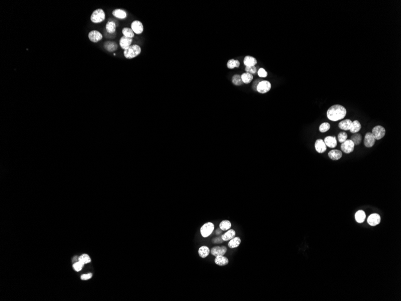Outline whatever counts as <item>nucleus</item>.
Wrapping results in <instances>:
<instances>
[{"mask_svg": "<svg viewBox=\"0 0 401 301\" xmlns=\"http://www.w3.org/2000/svg\"><path fill=\"white\" fill-rule=\"evenodd\" d=\"M346 110L341 105H334L330 107L327 112V116L329 120L336 122L343 119L346 116Z\"/></svg>", "mask_w": 401, "mask_h": 301, "instance_id": "1", "label": "nucleus"}, {"mask_svg": "<svg viewBox=\"0 0 401 301\" xmlns=\"http://www.w3.org/2000/svg\"><path fill=\"white\" fill-rule=\"evenodd\" d=\"M141 53V48L138 45H132L124 51V55L127 59H132L138 56Z\"/></svg>", "mask_w": 401, "mask_h": 301, "instance_id": "2", "label": "nucleus"}, {"mask_svg": "<svg viewBox=\"0 0 401 301\" xmlns=\"http://www.w3.org/2000/svg\"><path fill=\"white\" fill-rule=\"evenodd\" d=\"M105 18L106 15L104 10L102 9H98L95 10L91 14L90 19L92 22L98 24L102 22L105 19Z\"/></svg>", "mask_w": 401, "mask_h": 301, "instance_id": "3", "label": "nucleus"}, {"mask_svg": "<svg viewBox=\"0 0 401 301\" xmlns=\"http://www.w3.org/2000/svg\"><path fill=\"white\" fill-rule=\"evenodd\" d=\"M214 230V225L213 223L209 222L205 223L200 229V232L201 236L207 238L208 236H210L212 233L213 232Z\"/></svg>", "mask_w": 401, "mask_h": 301, "instance_id": "4", "label": "nucleus"}, {"mask_svg": "<svg viewBox=\"0 0 401 301\" xmlns=\"http://www.w3.org/2000/svg\"><path fill=\"white\" fill-rule=\"evenodd\" d=\"M372 134L375 139L379 140L382 139L386 135V129L385 128L380 125L376 126L372 129Z\"/></svg>", "mask_w": 401, "mask_h": 301, "instance_id": "5", "label": "nucleus"}, {"mask_svg": "<svg viewBox=\"0 0 401 301\" xmlns=\"http://www.w3.org/2000/svg\"><path fill=\"white\" fill-rule=\"evenodd\" d=\"M272 85L271 83L268 81H262L259 82L256 87V90L258 92L261 94H264L269 92L271 89Z\"/></svg>", "mask_w": 401, "mask_h": 301, "instance_id": "6", "label": "nucleus"}, {"mask_svg": "<svg viewBox=\"0 0 401 301\" xmlns=\"http://www.w3.org/2000/svg\"><path fill=\"white\" fill-rule=\"evenodd\" d=\"M354 144L351 139H346L345 141L342 143L341 148L342 151L346 154L353 152L354 150Z\"/></svg>", "mask_w": 401, "mask_h": 301, "instance_id": "7", "label": "nucleus"}, {"mask_svg": "<svg viewBox=\"0 0 401 301\" xmlns=\"http://www.w3.org/2000/svg\"><path fill=\"white\" fill-rule=\"evenodd\" d=\"M226 251L227 248L225 246H214L210 250L211 254L215 257L219 256H225V254L226 253Z\"/></svg>", "mask_w": 401, "mask_h": 301, "instance_id": "8", "label": "nucleus"}, {"mask_svg": "<svg viewBox=\"0 0 401 301\" xmlns=\"http://www.w3.org/2000/svg\"><path fill=\"white\" fill-rule=\"evenodd\" d=\"M103 38L101 33L97 30H92L88 33V39L93 43H97L100 41Z\"/></svg>", "mask_w": 401, "mask_h": 301, "instance_id": "9", "label": "nucleus"}, {"mask_svg": "<svg viewBox=\"0 0 401 301\" xmlns=\"http://www.w3.org/2000/svg\"><path fill=\"white\" fill-rule=\"evenodd\" d=\"M131 29L133 30L134 33L141 34L144 31V25L141 21L136 20L133 21L131 24Z\"/></svg>", "mask_w": 401, "mask_h": 301, "instance_id": "10", "label": "nucleus"}, {"mask_svg": "<svg viewBox=\"0 0 401 301\" xmlns=\"http://www.w3.org/2000/svg\"><path fill=\"white\" fill-rule=\"evenodd\" d=\"M375 141L376 139L375 137H373L372 132H368L366 134L364 139V144L366 147L370 148L373 147V145L375 143Z\"/></svg>", "mask_w": 401, "mask_h": 301, "instance_id": "11", "label": "nucleus"}, {"mask_svg": "<svg viewBox=\"0 0 401 301\" xmlns=\"http://www.w3.org/2000/svg\"><path fill=\"white\" fill-rule=\"evenodd\" d=\"M315 149L319 153H322L327 150V146L322 139H318L315 143Z\"/></svg>", "mask_w": 401, "mask_h": 301, "instance_id": "12", "label": "nucleus"}, {"mask_svg": "<svg viewBox=\"0 0 401 301\" xmlns=\"http://www.w3.org/2000/svg\"><path fill=\"white\" fill-rule=\"evenodd\" d=\"M381 221L380 216L377 213H373L368 218V222L371 226H375L380 224Z\"/></svg>", "mask_w": 401, "mask_h": 301, "instance_id": "13", "label": "nucleus"}, {"mask_svg": "<svg viewBox=\"0 0 401 301\" xmlns=\"http://www.w3.org/2000/svg\"><path fill=\"white\" fill-rule=\"evenodd\" d=\"M132 41H133L132 39L125 37L123 36V37H121L120 40V47L123 49H124V51H125V49H127L129 47H130L131 46V44L132 43Z\"/></svg>", "mask_w": 401, "mask_h": 301, "instance_id": "14", "label": "nucleus"}, {"mask_svg": "<svg viewBox=\"0 0 401 301\" xmlns=\"http://www.w3.org/2000/svg\"><path fill=\"white\" fill-rule=\"evenodd\" d=\"M324 141L326 146L330 148H334L337 146L336 138L334 136H328L326 137Z\"/></svg>", "mask_w": 401, "mask_h": 301, "instance_id": "15", "label": "nucleus"}, {"mask_svg": "<svg viewBox=\"0 0 401 301\" xmlns=\"http://www.w3.org/2000/svg\"><path fill=\"white\" fill-rule=\"evenodd\" d=\"M243 63L246 66V67L254 66L257 64V60L255 58L252 56L247 55L245 57L243 60Z\"/></svg>", "mask_w": 401, "mask_h": 301, "instance_id": "16", "label": "nucleus"}, {"mask_svg": "<svg viewBox=\"0 0 401 301\" xmlns=\"http://www.w3.org/2000/svg\"><path fill=\"white\" fill-rule=\"evenodd\" d=\"M214 263L220 266H224L229 263V260L224 256H219L216 257L214 259Z\"/></svg>", "mask_w": 401, "mask_h": 301, "instance_id": "17", "label": "nucleus"}, {"mask_svg": "<svg viewBox=\"0 0 401 301\" xmlns=\"http://www.w3.org/2000/svg\"><path fill=\"white\" fill-rule=\"evenodd\" d=\"M342 156V153L339 150H332L329 153V157L333 161L340 159Z\"/></svg>", "mask_w": 401, "mask_h": 301, "instance_id": "18", "label": "nucleus"}, {"mask_svg": "<svg viewBox=\"0 0 401 301\" xmlns=\"http://www.w3.org/2000/svg\"><path fill=\"white\" fill-rule=\"evenodd\" d=\"M235 234H236V233H235V231L234 230L229 229V230H227V232L226 233H225L222 235V239L225 242V241H228V240L232 239L233 238H234V237H235Z\"/></svg>", "mask_w": 401, "mask_h": 301, "instance_id": "19", "label": "nucleus"}, {"mask_svg": "<svg viewBox=\"0 0 401 301\" xmlns=\"http://www.w3.org/2000/svg\"><path fill=\"white\" fill-rule=\"evenodd\" d=\"M104 47L109 52H114L118 48V45L114 41H107L104 44Z\"/></svg>", "mask_w": 401, "mask_h": 301, "instance_id": "20", "label": "nucleus"}, {"mask_svg": "<svg viewBox=\"0 0 401 301\" xmlns=\"http://www.w3.org/2000/svg\"><path fill=\"white\" fill-rule=\"evenodd\" d=\"M352 124V121L349 119H345L344 120L339 122L338 126L339 127L344 131H349L350 129L351 126Z\"/></svg>", "mask_w": 401, "mask_h": 301, "instance_id": "21", "label": "nucleus"}, {"mask_svg": "<svg viewBox=\"0 0 401 301\" xmlns=\"http://www.w3.org/2000/svg\"><path fill=\"white\" fill-rule=\"evenodd\" d=\"M210 249L207 246H202L199 248L198 250L199 256L202 259L206 258L210 254Z\"/></svg>", "mask_w": 401, "mask_h": 301, "instance_id": "22", "label": "nucleus"}, {"mask_svg": "<svg viewBox=\"0 0 401 301\" xmlns=\"http://www.w3.org/2000/svg\"><path fill=\"white\" fill-rule=\"evenodd\" d=\"M112 14L115 18L120 19H125L127 18V13L122 9H115L112 12Z\"/></svg>", "mask_w": 401, "mask_h": 301, "instance_id": "23", "label": "nucleus"}, {"mask_svg": "<svg viewBox=\"0 0 401 301\" xmlns=\"http://www.w3.org/2000/svg\"><path fill=\"white\" fill-rule=\"evenodd\" d=\"M361 128V125L358 120H354L352 122V124L350 127V129L349 130L351 133L353 134H356L359 132Z\"/></svg>", "mask_w": 401, "mask_h": 301, "instance_id": "24", "label": "nucleus"}, {"mask_svg": "<svg viewBox=\"0 0 401 301\" xmlns=\"http://www.w3.org/2000/svg\"><path fill=\"white\" fill-rule=\"evenodd\" d=\"M241 244V239L239 237H234L232 239L229 240V242L228 243V246L233 249V248H237L238 246L240 245Z\"/></svg>", "mask_w": 401, "mask_h": 301, "instance_id": "25", "label": "nucleus"}, {"mask_svg": "<svg viewBox=\"0 0 401 301\" xmlns=\"http://www.w3.org/2000/svg\"><path fill=\"white\" fill-rule=\"evenodd\" d=\"M117 25L114 21H108L106 25V29L109 34H114L115 33Z\"/></svg>", "mask_w": 401, "mask_h": 301, "instance_id": "26", "label": "nucleus"}, {"mask_svg": "<svg viewBox=\"0 0 401 301\" xmlns=\"http://www.w3.org/2000/svg\"><path fill=\"white\" fill-rule=\"evenodd\" d=\"M355 218L356 221L359 223L363 222L366 218V214L364 212L363 210L357 211L355 215Z\"/></svg>", "mask_w": 401, "mask_h": 301, "instance_id": "27", "label": "nucleus"}, {"mask_svg": "<svg viewBox=\"0 0 401 301\" xmlns=\"http://www.w3.org/2000/svg\"><path fill=\"white\" fill-rule=\"evenodd\" d=\"M231 227V223L228 220H223L219 224V228L222 231H227Z\"/></svg>", "mask_w": 401, "mask_h": 301, "instance_id": "28", "label": "nucleus"}, {"mask_svg": "<svg viewBox=\"0 0 401 301\" xmlns=\"http://www.w3.org/2000/svg\"><path fill=\"white\" fill-rule=\"evenodd\" d=\"M241 80L243 81V84H248L253 80V75L249 73H247V72L243 73L241 75Z\"/></svg>", "mask_w": 401, "mask_h": 301, "instance_id": "29", "label": "nucleus"}, {"mask_svg": "<svg viewBox=\"0 0 401 301\" xmlns=\"http://www.w3.org/2000/svg\"><path fill=\"white\" fill-rule=\"evenodd\" d=\"M240 65V61L238 60H234V59H231L228 60L227 63V67L229 69H233L235 68H239Z\"/></svg>", "mask_w": 401, "mask_h": 301, "instance_id": "30", "label": "nucleus"}, {"mask_svg": "<svg viewBox=\"0 0 401 301\" xmlns=\"http://www.w3.org/2000/svg\"><path fill=\"white\" fill-rule=\"evenodd\" d=\"M122 33L125 37L132 39L135 36V33L130 28L125 27L122 29Z\"/></svg>", "mask_w": 401, "mask_h": 301, "instance_id": "31", "label": "nucleus"}, {"mask_svg": "<svg viewBox=\"0 0 401 301\" xmlns=\"http://www.w3.org/2000/svg\"><path fill=\"white\" fill-rule=\"evenodd\" d=\"M351 140L354 143V145H359L362 141V136L360 134H354V135L351 136Z\"/></svg>", "mask_w": 401, "mask_h": 301, "instance_id": "32", "label": "nucleus"}, {"mask_svg": "<svg viewBox=\"0 0 401 301\" xmlns=\"http://www.w3.org/2000/svg\"><path fill=\"white\" fill-rule=\"evenodd\" d=\"M232 82H233V84L234 85H237V86L241 85L243 84V81H242V80H241V75H238V74L234 75L233 76V78H232Z\"/></svg>", "mask_w": 401, "mask_h": 301, "instance_id": "33", "label": "nucleus"}, {"mask_svg": "<svg viewBox=\"0 0 401 301\" xmlns=\"http://www.w3.org/2000/svg\"><path fill=\"white\" fill-rule=\"evenodd\" d=\"M330 129V124L327 122L322 123L319 127V130L322 133L327 132Z\"/></svg>", "mask_w": 401, "mask_h": 301, "instance_id": "34", "label": "nucleus"}, {"mask_svg": "<svg viewBox=\"0 0 401 301\" xmlns=\"http://www.w3.org/2000/svg\"><path fill=\"white\" fill-rule=\"evenodd\" d=\"M347 138H348V135H347V134H346V132H340V133L338 134V136H337L338 141H339V142L341 143H344V141H345L347 139Z\"/></svg>", "mask_w": 401, "mask_h": 301, "instance_id": "35", "label": "nucleus"}, {"mask_svg": "<svg viewBox=\"0 0 401 301\" xmlns=\"http://www.w3.org/2000/svg\"><path fill=\"white\" fill-rule=\"evenodd\" d=\"M79 261L83 263V264H87L91 262V259L87 254H83L79 258Z\"/></svg>", "mask_w": 401, "mask_h": 301, "instance_id": "36", "label": "nucleus"}, {"mask_svg": "<svg viewBox=\"0 0 401 301\" xmlns=\"http://www.w3.org/2000/svg\"><path fill=\"white\" fill-rule=\"evenodd\" d=\"M83 265H84V264H83V263L79 261L78 262H76V263H75L73 264V268L76 271L78 272V271H80L81 270H82V269L83 268Z\"/></svg>", "mask_w": 401, "mask_h": 301, "instance_id": "37", "label": "nucleus"}, {"mask_svg": "<svg viewBox=\"0 0 401 301\" xmlns=\"http://www.w3.org/2000/svg\"><path fill=\"white\" fill-rule=\"evenodd\" d=\"M245 70H246V72L247 73H250L252 75H253V74L254 75V74L256 73V72L257 71V69H256V68L255 67V66H254L246 67Z\"/></svg>", "mask_w": 401, "mask_h": 301, "instance_id": "38", "label": "nucleus"}, {"mask_svg": "<svg viewBox=\"0 0 401 301\" xmlns=\"http://www.w3.org/2000/svg\"><path fill=\"white\" fill-rule=\"evenodd\" d=\"M258 75L260 78H265L267 77L268 73L264 68H260L258 71Z\"/></svg>", "mask_w": 401, "mask_h": 301, "instance_id": "39", "label": "nucleus"}, {"mask_svg": "<svg viewBox=\"0 0 401 301\" xmlns=\"http://www.w3.org/2000/svg\"><path fill=\"white\" fill-rule=\"evenodd\" d=\"M223 240H222L221 237H216L212 240V243L213 244H219L223 243Z\"/></svg>", "mask_w": 401, "mask_h": 301, "instance_id": "40", "label": "nucleus"}, {"mask_svg": "<svg viewBox=\"0 0 401 301\" xmlns=\"http://www.w3.org/2000/svg\"><path fill=\"white\" fill-rule=\"evenodd\" d=\"M92 277V274H84L81 276V279L83 280H87L90 279Z\"/></svg>", "mask_w": 401, "mask_h": 301, "instance_id": "41", "label": "nucleus"}, {"mask_svg": "<svg viewBox=\"0 0 401 301\" xmlns=\"http://www.w3.org/2000/svg\"><path fill=\"white\" fill-rule=\"evenodd\" d=\"M222 232H223V231L220 228H219V229H218L216 230V232H215V233H216V235H220V234H222Z\"/></svg>", "mask_w": 401, "mask_h": 301, "instance_id": "42", "label": "nucleus"}]
</instances>
